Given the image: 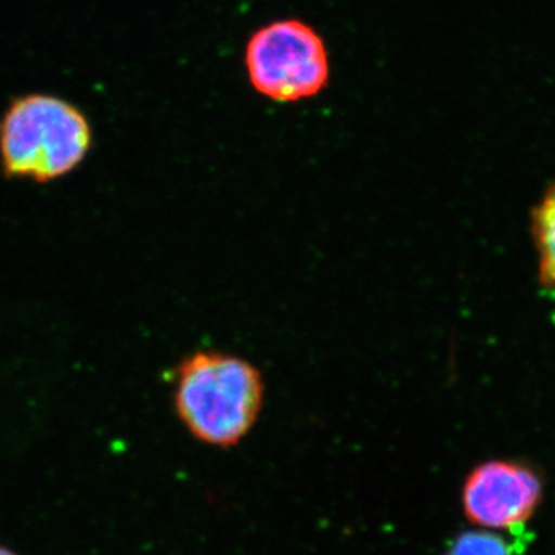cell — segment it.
<instances>
[{"mask_svg":"<svg viewBox=\"0 0 555 555\" xmlns=\"http://www.w3.org/2000/svg\"><path fill=\"white\" fill-rule=\"evenodd\" d=\"M542 474L521 460H488L467 474L462 507L467 520L488 531H518L542 505Z\"/></svg>","mask_w":555,"mask_h":555,"instance_id":"277c9868","label":"cell"},{"mask_svg":"<svg viewBox=\"0 0 555 555\" xmlns=\"http://www.w3.org/2000/svg\"><path fill=\"white\" fill-rule=\"evenodd\" d=\"M244 67L251 89L278 104L312 100L331 82V57L323 36L295 17L255 30L244 51Z\"/></svg>","mask_w":555,"mask_h":555,"instance_id":"3957f363","label":"cell"},{"mask_svg":"<svg viewBox=\"0 0 555 555\" xmlns=\"http://www.w3.org/2000/svg\"><path fill=\"white\" fill-rule=\"evenodd\" d=\"M264 393L259 369L230 353L198 350L177 369L179 420L190 436L208 447H236L257 423Z\"/></svg>","mask_w":555,"mask_h":555,"instance_id":"6da1fadb","label":"cell"},{"mask_svg":"<svg viewBox=\"0 0 555 555\" xmlns=\"http://www.w3.org/2000/svg\"><path fill=\"white\" fill-rule=\"evenodd\" d=\"M0 555H17L13 551L7 550V547L0 546Z\"/></svg>","mask_w":555,"mask_h":555,"instance_id":"52a82bcc","label":"cell"},{"mask_svg":"<svg viewBox=\"0 0 555 555\" xmlns=\"http://www.w3.org/2000/svg\"><path fill=\"white\" fill-rule=\"evenodd\" d=\"M93 130L86 113L64 98H14L0 119V160L7 177L53 181L86 159Z\"/></svg>","mask_w":555,"mask_h":555,"instance_id":"7a4b0ae2","label":"cell"},{"mask_svg":"<svg viewBox=\"0 0 555 555\" xmlns=\"http://www.w3.org/2000/svg\"><path fill=\"white\" fill-rule=\"evenodd\" d=\"M532 233L539 251L540 276L555 287V182L532 215Z\"/></svg>","mask_w":555,"mask_h":555,"instance_id":"5b68a950","label":"cell"},{"mask_svg":"<svg viewBox=\"0 0 555 555\" xmlns=\"http://www.w3.org/2000/svg\"><path fill=\"white\" fill-rule=\"evenodd\" d=\"M444 555H517V551L494 531H466L456 535Z\"/></svg>","mask_w":555,"mask_h":555,"instance_id":"8992f818","label":"cell"}]
</instances>
